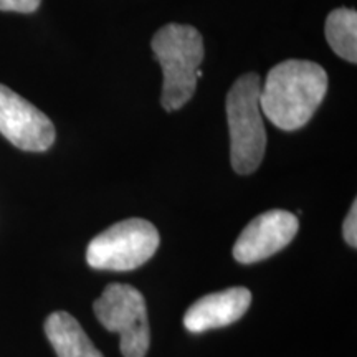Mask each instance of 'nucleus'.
<instances>
[{
    "label": "nucleus",
    "mask_w": 357,
    "mask_h": 357,
    "mask_svg": "<svg viewBox=\"0 0 357 357\" xmlns=\"http://www.w3.org/2000/svg\"><path fill=\"white\" fill-rule=\"evenodd\" d=\"M151 47L164 71L162 108L181 109L197 86V70L205 55L202 35L190 25L167 24L155 32Z\"/></svg>",
    "instance_id": "nucleus-2"
},
{
    "label": "nucleus",
    "mask_w": 357,
    "mask_h": 357,
    "mask_svg": "<svg viewBox=\"0 0 357 357\" xmlns=\"http://www.w3.org/2000/svg\"><path fill=\"white\" fill-rule=\"evenodd\" d=\"M0 134L30 153L50 149L56 136L47 114L3 84H0Z\"/></svg>",
    "instance_id": "nucleus-6"
},
{
    "label": "nucleus",
    "mask_w": 357,
    "mask_h": 357,
    "mask_svg": "<svg viewBox=\"0 0 357 357\" xmlns=\"http://www.w3.org/2000/svg\"><path fill=\"white\" fill-rule=\"evenodd\" d=\"M95 314L111 333L121 336L124 357H144L151 344L144 296L136 288L113 283L95 301Z\"/></svg>",
    "instance_id": "nucleus-5"
},
{
    "label": "nucleus",
    "mask_w": 357,
    "mask_h": 357,
    "mask_svg": "<svg viewBox=\"0 0 357 357\" xmlns=\"http://www.w3.org/2000/svg\"><path fill=\"white\" fill-rule=\"evenodd\" d=\"M252 293L247 288H229L195 301L184 316V326L190 333L225 328L238 321L248 311Z\"/></svg>",
    "instance_id": "nucleus-8"
},
{
    "label": "nucleus",
    "mask_w": 357,
    "mask_h": 357,
    "mask_svg": "<svg viewBox=\"0 0 357 357\" xmlns=\"http://www.w3.org/2000/svg\"><path fill=\"white\" fill-rule=\"evenodd\" d=\"M326 40L342 60L357 61V13L352 8H336L326 19Z\"/></svg>",
    "instance_id": "nucleus-10"
},
{
    "label": "nucleus",
    "mask_w": 357,
    "mask_h": 357,
    "mask_svg": "<svg viewBox=\"0 0 357 357\" xmlns=\"http://www.w3.org/2000/svg\"><path fill=\"white\" fill-rule=\"evenodd\" d=\"M42 0H0V10L32 13L40 7Z\"/></svg>",
    "instance_id": "nucleus-12"
},
{
    "label": "nucleus",
    "mask_w": 357,
    "mask_h": 357,
    "mask_svg": "<svg viewBox=\"0 0 357 357\" xmlns=\"http://www.w3.org/2000/svg\"><path fill=\"white\" fill-rule=\"evenodd\" d=\"M328 73L314 61L287 60L268 71L260 89L261 113L283 131H296L323 102Z\"/></svg>",
    "instance_id": "nucleus-1"
},
{
    "label": "nucleus",
    "mask_w": 357,
    "mask_h": 357,
    "mask_svg": "<svg viewBox=\"0 0 357 357\" xmlns=\"http://www.w3.org/2000/svg\"><path fill=\"white\" fill-rule=\"evenodd\" d=\"M342 235H344L346 243L349 247H357V202H352V207L349 213H347L344 225H342Z\"/></svg>",
    "instance_id": "nucleus-11"
},
{
    "label": "nucleus",
    "mask_w": 357,
    "mask_h": 357,
    "mask_svg": "<svg viewBox=\"0 0 357 357\" xmlns=\"http://www.w3.org/2000/svg\"><path fill=\"white\" fill-rule=\"evenodd\" d=\"M45 334L58 357H102L78 321L68 312H52L45 321Z\"/></svg>",
    "instance_id": "nucleus-9"
},
{
    "label": "nucleus",
    "mask_w": 357,
    "mask_h": 357,
    "mask_svg": "<svg viewBox=\"0 0 357 357\" xmlns=\"http://www.w3.org/2000/svg\"><path fill=\"white\" fill-rule=\"evenodd\" d=\"M260 77L247 73L231 84L227 95L230 162L240 176L255 172L265 158L266 131L260 109Z\"/></svg>",
    "instance_id": "nucleus-3"
},
{
    "label": "nucleus",
    "mask_w": 357,
    "mask_h": 357,
    "mask_svg": "<svg viewBox=\"0 0 357 357\" xmlns=\"http://www.w3.org/2000/svg\"><path fill=\"white\" fill-rule=\"evenodd\" d=\"M159 247V231L151 222L128 218L96 235L88 245L86 261L96 270L129 271L144 265Z\"/></svg>",
    "instance_id": "nucleus-4"
},
{
    "label": "nucleus",
    "mask_w": 357,
    "mask_h": 357,
    "mask_svg": "<svg viewBox=\"0 0 357 357\" xmlns=\"http://www.w3.org/2000/svg\"><path fill=\"white\" fill-rule=\"evenodd\" d=\"M300 230L296 215L287 211H268L245 227L234 245V258L238 263L266 260L283 250Z\"/></svg>",
    "instance_id": "nucleus-7"
}]
</instances>
